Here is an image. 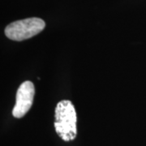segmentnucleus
I'll use <instances>...</instances> for the list:
<instances>
[{"label": "nucleus", "mask_w": 146, "mask_h": 146, "mask_svg": "<svg viewBox=\"0 0 146 146\" xmlns=\"http://www.w3.org/2000/svg\"><path fill=\"white\" fill-rule=\"evenodd\" d=\"M54 128L63 141L68 142L76 139L77 135L76 112L69 100L59 102L55 107Z\"/></svg>", "instance_id": "1"}, {"label": "nucleus", "mask_w": 146, "mask_h": 146, "mask_svg": "<svg viewBox=\"0 0 146 146\" xmlns=\"http://www.w3.org/2000/svg\"><path fill=\"white\" fill-rule=\"evenodd\" d=\"M46 23L42 19L32 17L11 23L6 27L5 35L16 42H21L36 36L45 29Z\"/></svg>", "instance_id": "2"}, {"label": "nucleus", "mask_w": 146, "mask_h": 146, "mask_svg": "<svg viewBox=\"0 0 146 146\" xmlns=\"http://www.w3.org/2000/svg\"><path fill=\"white\" fill-rule=\"evenodd\" d=\"M35 95V88L31 81L21 84L16 93V104L12 110V115L16 119H21L29 112L31 108Z\"/></svg>", "instance_id": "3"}]
</instances>
